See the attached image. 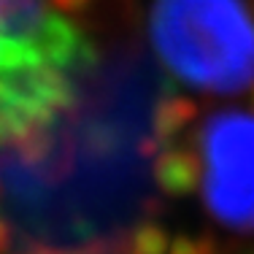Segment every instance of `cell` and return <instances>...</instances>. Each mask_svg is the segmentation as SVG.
I'll list each match as a JSON object with an SVG mask.
<instances>
[{
  "instance_id": "1",
  "label": "cell",
  "mask_w": 254,
  "mask_h": 254,
  "mask_svg": "<svg viewBox=\"0 0 254 254\" xmlns=\"http://www.w3.org/2000/svg\"><path fill=\"white\" fill-rule=\"evenodd\" d=\"M192 108L135 46L95 52L68 103L0 146V238L16 254H135L160 154Z\"/></svg>"
},
{
  "instance_id": "2",
  "label": "cell",
  "mask_w": 254,
  "mask_h": 254,
  "mask_svg": "<svg viewBox=\"0 0 254 254\" xmlns=\"http://www.w3.org/2000/svg\"><path fill=\"white\" fill-rule=\"evenodd\" d=\"M92 54L84 30L52 0H0V146L49 122Z\"/></svg>"
},
{
  "instance_id": "3",
  "label": "cell",
  "mask_w": 254,
  "mask_h": 254,
  "mask_svg": "<svg viewBox=\"0 0 254 254\" xmlns=\"http://www.w3.org/2000/svg\"><path fill=\"white\" fill-rule=\"evenodd\" d=\"M152 41L162 63L197 89L254 87V14L244 0H154Z\"/></svg>"
},
{
  "instance_id": "4",
  "label": "cell",
  "mask_w": 254,
  "mask_h": 254,
  "mask_svg": "<svg viewBox=\"0 0 254 254\" xmlns=\"http://www.w3.org/2000/svg\"><path fill=\"white\" fill-rule=\"evenodd\" d=\"M197 179L211 216L254 230V114L219 111L200 130Z\"/></svg>"
}]
</instances>
